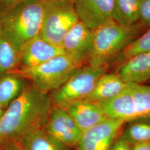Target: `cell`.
<instances>
[{
  "instance_id": "6da1fadb",
  "label": "cell",
  "mask_w": 150,
  "mask_h": 150,
  "mask_svg": "<svg viewBox=\"0 0 150 150\" xmlns=\"http://www.w3.org/2000/svg\"><path fill=\"white\" fill-rule=\"evenodd\" d=\"M51 97L32 83L7 107L0 119V142H21L43 128L53 106Z\"/></svg>"
},
{
  "instance_id": "7a4b0ae2",
  "label": "cell",
  "mask_w": 150,
  "mask_h": 150,
  "mask_svg": "<svg viewBox=\"0 0 150 150\" xmlns=\"http://www.w3.org/2000/svg\"><path fill=\"white\" fill-rule=\"evenodd\" d=\"M41 0H25L0 8V30L18 50L40 35L44 13Z\"/></svg>"
},
{
  "instance_id": "3957f363",
  "label": "cell",
  "mask_w": 150,
  "mask_h": 150,
  "mask_svg": "<svg viewBox=\"0 0 150 150\" xmlns=\"http://www.w3.org/2000/svg\"><path fill=\"white\" fill-rule=\"evenodd\" d=\"M144 27L137 22L131 26H122L112 20L92 31L91 48L88 64L107 68L129 44L141 35Z\"/></svg>"
},
{
  "instance_id": "277c9868",
  "label": "cell",
  "mask_w": 150,
  "mask_h": 150,
  "mask_svg": "<svg viewBox=\"0 0 150 150\" xmlns=\"http://www.w3.org/2000/svg\"><path fill=\"white\" fill-rule=\"evenodd\" d=\"M98 103L108 118L125 122L150 118V86L127 83L118 95Z\"/></svg>"
},
{
  "instance_id": "5b68a950",
  "label": "cell",
  "mask_w": 150,
  "mask_h": 150,
  "mask_svg": "<svg viewBox=\"0 0 150 150\" xmlns=\"http://www.w3.org/2000/svg\"><path fill=\"white\" fill-rule=\"evenodd\" d=\"M81 64L67 54L57 56L37 66L17 71L43 93L54 92L67 80Z\"/></svg>"
},
{
  "instance_id": "8992f818",
  "label": "cell",
  "mask_w": 150,
  "mask_h": 150,
  "mask_svg": "<svg viewBox=\"0 0 150 150\" xmlns=\"http://www.w3.org/2000/svg\"><path fill=\"white\" fill-rule=\"evenodd\" d=\"M44 5L40 36L49 43L61 47L66 33L79 21L74 0L44 4Z\"/></svg>"
},
{
  "instance_id": "52a82bcc",
  "label": "cell",
  "mask_w": 150,
  "mask_h": 150,
  "mask_svg": "<svg viewBox=\"0 0 150 150\" xmlns=\"http://www.w3.org/2000/svg\"><path fill=\"white\" fill-rule=\"evenodd\" d=\"M106 71V68L88 64L79 67L62 86L52 92L51 98L53 104L63 106L87 98L93 91L99 78Z\"/></svg>"
},
{
  "instance_id": "ba28073f",
  "label": "cell",
  "mask_w": 150,
  "mask_h": 150,
  "mask_svg": "<svg viewBox=\"0 0 150 150\" xmlns=\"http://www.w3.org/2000/svg\"><path fill=\"white\" fill-rule=\"evenodd\" d=\"M122 120L107 118L82 132L76 150H109L121 134Z\"/></svg>"
},
{
  "instance_id": "9c48e42d",
  "label": "cell",
  "mask_w": 150,
  "mask_h": 150,
  "mask_svg": "<svg viewBox=\"0 0 150 150\" xmlns=\"http://www.w3.org/2000/svg\"><path fill=\"white\" fill-rule=\"evenodd\" d=\"M43 128L48 134L70 148L76 147L82 132L64 108L54 104Z\"/></svg>"
},
{
  "instance_id": "30bf717a",
  "label": "cell",
  "mask_w": 150,
  "mask_h": 150,
  "mask_svg": "<svg viewBox=\"0 0 150 150\" xmlns=\"http://www.w3.org/2000/svg\"><path fill=\"white\" fill-rule=\"evenodd\" d=\"M79 20L93 31L112 20L114 0H74Z\"/></svg>"
},
{
  "instance_id": "8fae6325",
  "label": "cell",
  "mask_w": 150,
  "mask_h": 150,
  "mask_svg": "<svg viewBox=\"0 0 150 150\" xmlns=\"http://www.w3.org/2000/svg\"><path fill=\"white\" fill-rule=\"evenodd\" d=\"M64 54L66 53L62 47L49 43L39 35L21 49L19 66H21V69L35 67Z\"/></svg>"
},
{
  "instance_id": "7c38bea8",
  "label": "cell",
  "mask_w": 150,
  "mask_h": 150,
  "mask_svg": "<svg viewBox=\"0 0 150 150\" xmlns=\"http://www.w3.org/2000/svg\"><path fill=\"white\" fill-rule=\"evenodd\" d=\"M91 40L92 31L78 21L65 35L61 47L66 54L83 64L87 61Z\"/></svg>"
},
{
  "instance_id": "4fadbf2b",
  "label": "cell",
  "mask_w": 150,
  "mask_h": 150,
  "mask_svg": "<svg viewBox=\"0 0 150 150\" xmlns=\"http://www.w3.org/2000/svg\"><path fill=\"white\" fill-rule=\"evenodd\" d=\"M60 106L69 112L82 132L108 118L98 102L87 98Z\"/></svg>"
},
{
  "instance_id": "5bb4252c",
  "label": "cell",
  "mask_w": 150,
  "mask_h": 150,
  "mask_svg": "<svg viewBox=\"0 0 150 150\" xmlns=\"http://www.w3.org/2000/svg\"><path fill=\"white\" fill-rule=\"evenodd\" d=\"M117 75L126 83L141 84L150 79V51L134 55L119 67Z\"/></svg>"
},
{
  "instance_id": "9a60e30c",
  "label": "cell",
  "mask_w": 150,
  "mask_h": 150,
  "mask_svg": "<svg viewBox=\"0 0 150 150\" xmlns=\"http://www.w3.org/2000/svg\"><path fill=\"white\" fill-rule=\"evenodd\" d=\"M127 83L117 74L106 72L99 78L93 91L87 98L96 102L110 100L118 95Z\"/></svg>"
},
{
  "instance_id": "2e32d148",
  "label": "cell",
  "mask_w": 150,
  "mask_h": 150,
  "mask_svg": "<svg viewBox=\"0 0 150 150\" xmlns=\"http://www.w3.org/2000/svg\"><path fill=\"white\" fill-rule=\"evenodd\" d=\"M26 79L18 72L0 75V105L6 110L27 86Z\"/></svg>"
},
{
  "instance_id": "e0dca14e",
  "label": "cell",
  "mask_w": 150,
  "mask_h": 150,
  "mask_svg": "<svg viewBox=\"0 0 150 150\" xmlns=\"http://www.w3.org/2000/svg\"><path fill=\"white\" fill-rule=\"evenodd\" d=\"M24 150H70L44 129H38L27 135L20 142Z\"/></svg>"
},
{
  "instance_id": "ac0fdd59",
  "label": "cell",
  "mask_w": 150,
  "mask_h": 150,
  "mask_svg": "<svg viewBox=\"0 0 150 150\" xmlns=\"http://www.w3.org/2000/svg\"><path fill=\"white\" fill-rule=\"evenodd\" d=\"M139 0H114L112 20L122 26H131L139 20Z\"/></svg>"
},
{
  "instance_id": "d6986e66",
  "label": "cell",
  "mask_w": 150,
  "mask_h": 150,
  "mask_svg": "<svg viewBox=\"0 0 150 150\" xmlns=\"http://www.w3.org/2000/svg\"><path fill=\"white\" fill-rule=\"evenodd\" d=\"M20 64V51L0 30V75L14 71Z\"/></svg>"
},
{
  "instance_id": "ffe728a7",
  "label": "cell",
  "mask_w": 150,
  "mask_h": 150,
  "mask_svg": "<svg viewBox=\"0 0 150 150\" xmlns=\"http://www.w3.org/2000/svg\"><path fill=\"white\" fill-rule=\"evenodd\" d=\"M131 122L120 135L123 139L131 146L150 141V118H142Z\"/></svg>"
},
{
  "instance_id": "44dd1931",
  "label": "cell",
  "mask_w": 150,
  "mask_h": 150,
  "mask_svg": "<svg viewBox=\"0 0 150 150\" xmlns=\"http://www.w3.org/2000/svg\"><path fill=\"white\" fill-rule=\"evenodd\" d=\"M149 51H150V26L144 33L129 44L117 59L121 64L134 55Z\"/></svg>"
},
{
  "instance_id": "7402d4cb",
  "label": "cell",
  "mask_w": 150,
  "mask_h": 150,
  "mask_svg": "<svg viewBox=\"0 0 150 150\" xmlns=\"http://www.w3.org/2000/svg\"><path fill=\"white\" fill-rule=\"evenodd\" d=\"M139 23L144 26H150V0L140 1Z\"/></svg>"
},
{
  "instance_id": "603a6c76",
  "label": "cell",
  "mask_w": 150,
  "mask_h": 150,
  "mask_svg": "<svg viewBox=\"0 0 150 150\" xmlns=\"http://www.w3.org/2000/svg\"><path fill=\"white\" fill-rule=\"evenodd\" d=\"M131 145L120 136L109 150H131Z\"/></svg>"
},
{
  "instance_id": "cb8c5ba5",
  "label": "cell",
  "mask_w": 150,
  "mask_h": 150,
  "mask_svg": "<svg viewBox=\"0 0 150 150\" xmlns=\"http://www.w3.org/2000/svg\"><path fill=\"white\" fill-rule=\"evenodd\" d=\"M0 150H24L20 142L11 141L1 142Z\"/></svg>"
},
{
  "instance_id": "d4e9b609",
  "label": "cell",
  "mask_w": 150,
  "mask_h": 150,
  "mask_svg": "<svg viewBox=\"0 0 150 150\" xmlns=\"http://www.w3.org/2000/svg\"><path fill=\"white\" fill-rule=\"evenodd\" d=\"M131 150H150V141L132 145Z\"/></svg>"
},
{
  "instance_id": "484cf974",
  "label": "cell",
  "mask_w": 150,
  "mask_h": 150,
  "mask_svg": "<svg viewBox=\"0 0 150 150\" xmlns=\"http://www.w3.org/2000/svg\"><path fill=\"white\" fill-rule=\"evenodd\" d=\"M23 1L25 0H0V8H4L14 5Z\"/></svg>"
},
{
  "instance_id": "4316f807",
  "label": "cell",
  "mask_w": 150,
  "mask_h": 150,
  "mask_svg": "<svg viewBox=\"0 0 150 150\" xmlns=\"http://www.w3.org/2000/svg\"><path fill=\"white\" fill-rule=\"evenodd\" d=\"M43 4H50V3H54L57 2H63V1H68L71 0H41Z\"/></svg>"
},
{
  "instance_id": "83f0119b",
  "label": "cell",
  "mask_w": 150,
  "mask_h": 150,
  "mask_svg": "<svg viewBox=\"0 0 150 150\" xmlns=\"http://www.w3.org/2000/svg\"><path fill=\"white\" fill-rule=\"evenodd\" d=\"M5 110L4 108H3L2 106L0 105V119L2 117V116L4 113L5 112Z\"/></svg>"
},
{
  "instance_id": "f1b7e54d",
  "label": "cell",
  "mask_w": 150,
  "mask_h": 150,
  "mask_svg": "<svg viewBox=\"0 0 150 150\" xmlns=\"http://www.w3.org/2000/svg\"><path fill=\"white\" fill-rule=\"evenodd\" d=\"M139 1H142V0H139Z\"/></svg>"
},
{
  "instance_id": "f546056e",
  "label": "cell",
  "mask_w": 150,
  "mask_h": 150,
  "mask_svg": "<svg viewBox=\"0 0 150 150\" xmlns=\"http://www.w3.org/2000/svg\"><path fill=\"white\" fill-rule=\"evenodd\" d=\"M1 142H0V146H1Z\"/></svg>"
}]
</instances>
